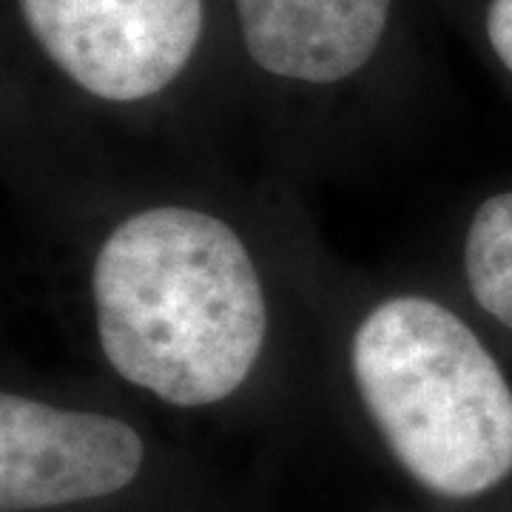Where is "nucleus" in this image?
I'll list each match as a JSON object with an SVG mask.
<instances>
[{
  "label": "nucleus",
  "instance_id": "nucleus-6",
  "mask_svg": "<svg viewBox=\"0 0 512 512\" xmlns=\"http://www.w3.org/2000/svg\"><path fill=\"white\" fill-rule=\"evenodd\" d=\"M464 271L478 305L512 330V191L481 202L467 231Z\"/></svg>",
  "mask_w": 512,
  "mask_h": 512
},
{
  "label": "nucleus",
  "instance_id": "nucleus-1",
  "mask_svg": "<svg viewBox=\"0 0 512 512\" xmlns=\"http://www.w3.org/2000/svg\"><path fill=\"white\" fill-rule=\"evenodd\" d=\"M97 333L109 365L168 404L222 402L265 345V296L242 239L191 208L120 222L94 262Z\"/></svg>",
  "mask_w": 512,
  "mask_h": 512
},
{
  "label": "nucleus",
  "instance_id": "nucleus-5",
  "mask_svg": "<svg viewBox=\"0 0 512 512\" xmlns=\"http://www.w3.org/2000/svg\"><path fill=\"white\" fill-rule=\"evenodd\" d=\"M256 66L276 77L336 83L382 43L390 0H234Z\"/></svg>",
  "mask_w": 512,
  "mask_h": 512
},
{
  "label": "nucleus",
  "instance_id": "nucleus-3",
  "mask_svg": "<svg viewBox=\"0 0 512 512\" xmlns=\"http://www.w3.org/2000/svg\"><path fill=\"white\" fill-rule=\"evenodd\" d=\"M37 46L100 100L163 92L202 35V0H20Z\"/></svg>",
  "mask_w": 512,
  "mask_h": 512
},
{
  "label": "nucleus",
  "instance_id": "nucleus-4",
  "mask_svg": "<svg viewBox=\"0 0 512 512\" xmlns=\"http://www.w3.org/2000/svg\"><path fill=\"white\" fill-rule=\"evenodd\" d=\"M146 458L140 433L100 413L0 396V510L80 504L128 487Z\"/></svg>",
  "mask_w": 512,
  "mask_h": 512
},
{
  "label": "nucleus",
  "instance_id": "nucleus-2",
  "mask_svg": "<svg viewBox=\"0 0 512 512\" xmlns=\"http://www.w3.org/2000/svg\"><path fill=\"white\" fill-rule=\"evenodd\" d=\"M353 379L404 470L444 498L512 473V390L456 313L424 296L376 305L353 336Z\"/></svg>",
  "mask_w": 512,
  "mask_h": 512
},
{
  "label": "nucleus",
  "instance_id": "nucleus-7",
  "mask_svg": "<svg viewBox=\"0 0 512 512\" xmlns=\"http://www.w3.org/2000/svg\"><path fill=\"white\" fill-rule=\"evenodd\" d=\"M487 35L498 60L512 72V0H493L487 12Z\"/></svg>",
  "mask_w": 512,
  "mask_h": 512
}]
</instances>
